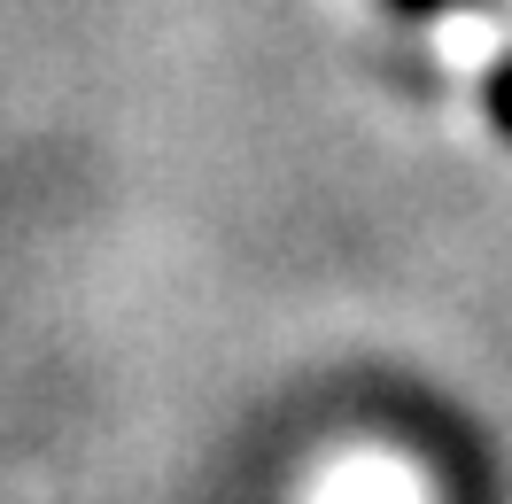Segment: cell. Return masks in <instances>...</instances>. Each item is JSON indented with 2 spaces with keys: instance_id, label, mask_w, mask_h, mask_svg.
I'll return each mask as SVG.
<instances>
[{
  "instance_id": "6da1fadb",
  "label": "cell",
  "mask_w": 512,
  "mask_h": 504,
  "mask_svg": "<svg viewBox=\"0 0 512 504\" xmlns=\"http://www.w3.org/2000/svg\"><path fill=\"white\" fill-rule=\"evenodd\" d=\"M303 504H435V489H427V473H419L404 450L357 442V450H342V458H326V466L311 473Z\"/></svg>"
},
{
  "instance_id": "7a4b0ae2",
  "label": "cell",
  "mask_w": 512,
  "mask_h": 504,
  "mask_svg": "<svg viewBox=\"0 0 512 504\" xmlns=\"http://www.w3.org/2000/svg\"><path fill=\"white\" fill-rule=\"evenodd\" d=\"M435 55H443L450 70H489L497 55H505V16H481V8H450L443 24H435Z\"/></svg>"
}]
</instances>
